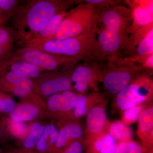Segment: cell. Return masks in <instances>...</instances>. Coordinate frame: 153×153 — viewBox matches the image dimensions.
<instances>
[{"mask_svg": "<svg viewBox=\"0 0 153 153\" xmlns=\"http://www.w3.org/2000/svg\"><path fill=\"white\" fill-rule=\"evenodd\" d=\"M16 32L10 26L0 27V69L4 67L16 49Z\"/></svg>", "mask_w": 153, "mask_h": 153, "instance_id": "cell-12", "label": "cell"}, {"mask_svg": "<svg viewBox=\"0 0 153 153\" xmlns=\"http://www.w3.org/2000/svg\"><path fill=\"white\" fill-rule=\"evenodd\" d=\"M44 127L39 123L33 124L30 128V133L24 143V146L27 149H31L36 146L43 133Z\"/></svg>", "mask_w": 153, "mask_h": 153, "instance_id": "cell-24", "label": "cell"}, {"mask_svg": "<svg viewBox=\"0 0 153 153\" xmlns=\"http://www.w3.org/2000/svg\"><path fill=\"white\" fill-rule=\"evenodd\" d=\"M108 133L115 140L121 142L131 140L133 135L131 129L120 121L114 122L111 124L108 127Z\"/></svg>", "mask_w": 153, "mask_h": 153, "instance_id": "cell-20", "label": "cell"}, {"mask_svg": "<svg viewBox=\"0 0 153 153\" xmlns=\"http://www.w3.org/2000/svg\"><path fill=\"white\" fill-rule=\"evenodd\" d=\"M71 69L62 71L61 74L43 82L40 86L41 93L43 95L50 96L59 92L70 90L72 86L71 75L69 76L67 73Z\"/></svg>", "mask_w": 153, "mask_h": 153, "instance_id": "cell-13", "label": "cell"}, {"mask_svg": "<svg viewBox=\"0 0 153 153\" xmlns=\"http://www.w3.org/2000/svg\"><path fill=\"white\" fill-rule=\"evenodd\" d=\"M33 81L28 78L22 81L19 84L15 85L13 88V92L15 95L18 96L24 97L27 95L33 89Z\"/></svg>", "mask_w": 153, "mask_h": 153, "instance_id": "cell-29", "label": "cell"}, {"mask_svg": "<svg viewBox=\"0 0 153 153\" xmlns=\"http://www.w3.org/2000/svg\"><path fill=\"white\" fill-rule=\"evenodd\" d=\"M83 134V129L79 125L76 123L69 124L64 127L59 132L55 146L58 149H61L65 146L68 141L80 138Z\"/></svg>", "mask_w": 153, "mask_h": 153, "instance_id": "cell-17", "label": "cell"}, {"mask_svg": "<svg viewBox=\"0 0 153 153\" xmlns=\"http://www.w3.org/2000/svg\"><path fill=\"white\" fill-rule=\"evenodd\" d=\"M100 10L93 5L82 1L67 11L52 40L76 37L95 29Z\"/></svg>", "mask_w": 153, "mask_h": 153, "instance_id": "cell-5", "label": "cell"}, {"mask_svg": "<svg viewBox=\"0 0 153 153\" xmlns=\"http://www.w3.org/2000/svg\"><path fill=\"white\" fill-rule=\"evenodd\" d=\"M103 63L82 62L74 66L71 79L74 89L80 94H83L89 89L98 92L97 85L99 82H102Z\"/></svg>", "mask_w": 153, "mask_h": 153, "instance_id": "cell-8", "label": "cell"}, {"mask_svg": "<svg viewBox=\"0 0 153 153\" xmlns=\"http://www.w3.org/2000/svg\"><path fill=\"white\" fill-rule=\"evenodd\" d=\"M83 146L80 142L75 141L71 143L63 153H82Z\"/></svg>", "mask_w": 153, "mask_h": 153, "instance_id": "cell-32", "label": "cell"}, {"mask_svg": "<svg viewBox=\"0 0 153 153\" xmlns=\"http://www.w3.org/2000/svg\"><path fill=\"white\" fill-rule=\"evenodd\" d=\"M82 2L80 0L20 1L10 21V27L17 33V48L55 15L68 11Z\"/></svg>", "mask_w": 153, "mask_h": 153, "instance_id": "cell-1", "label": "cell"}, {"mask_svg": "<svg viewBox=\"0 0 153 153\" xmlns=\"http://www.w3.org/2000/svg\"><path fill=\"white\" fill-rule=\"evenodd\" d=\"M105 100L97 103L87 113L86 132L88 139L93 140L103 133L107 125V115L104 104Z\"/></svg>", "mask_w": 153, "mask_h": 153, "instance_id": "cell-10", "label": "cell"}, {"mask_svg": "<svg viewBox=\"0 0 153 153\" xmlns=\"http://www.w3.org/2000/svg\"><path fill=\"white\" fill-rule=\"evenodd\" d=\"M66 12L67 11L61 12L52 17L41 27L38 32L31 36L17 49H25L52 40L66 16Z\"/></svg>", "mask_w": 153, "mask_h": 153, "instance_id": "cell-11", "label": "cell"}, {"mask_svg": "<svg viewBox=\"0 0 153 153\" xmlns=\"http://www.w3.org/2000/svg\"><path fill=\"white\" fill-rule=\"evenodd\" d=\"M15 105L13 100L3 96L0 93V112L10 113L15 108Z\"/></svg>", "mask_w": 153, "mask_h": 153, "instance_id": "cell-31", "label": "cell"}, {"mask_svg": "<svg viewBox=\"0 0 153 153\" xmlns=\"http://www.w3.org/2000/svg\"><path fill=\"white\" fill-rule=\"evenodd\" d=\"M132 22L131 10L124 5L110 6L99 11L97 19V38L105 57L123 52L128 41Z\"/></svg>", "mask_w": 153, "mask_h": 153, "instance_id": "cell-2", "label": "cell"}, {"mask_svg": "<svg viewBox=\"0 0 153 153\" xmlns=\"http://www.w3.org/2000/svg\"><path fill=\"white\" fill-rule=\"evenodd\" d=\"M102 82L110 94L116 95L145 70L127 56L117 55L107 57L102 64Z\"/></svg>", "mask_w": 153, "mask_h": 153, "instance_id": "cell-4", "label": "cell"}, {"mask_svg": "<svg viewBox=\"0 0 153 153\" xmlns=\"http://www.w3.org/2000/svg\"><path fill=\"white\" fill-rule=\"evenodd\" d=\"M138 134L142 139H152L153 137V108H144L138 119Z\"/></svg>", "mask_w": 153, "mask_h": 153, "instance_id": "cell-16", "label": "cell"}, {"mask_svg": "<svg viewBox=\"0 0 153 153\" xmlns=\"http://www.w3.org/2000/svg\"><path fill=\"white\" fill-rule=\"evenodd\" d=\"M144 109L142 105H135L124 111L122 121L126 125L136 122L142 111Z\"/></svg>", "mask_w": 153, "mask_h": 153, "instance_id": "cell-25", "label": "cell"}, {"mask_svg": "<svg viewBox=\"0 0 153 153\" xmlns=\"http://www.w3.org/2000/svg\"><path fill=\"white\" fill-rule=\"evenodd\" d=\"M22 122L13 121L12 123V130L13 132L18 135H21L25 133L26 127Z\"/></svg>", "mask_w": 153, "mask_h": 153, "instance_id": "cell-33", "label": "cell"}, {"mask_svg": "<svg viewBox=\"0 0 153 153\" xmlns=\"http://www.w3.org/2000/svg\"><path fill=\"white\" fill-rule=\"evenodd\" d=\"M153 53V29L148 33L137 45L133 56H144Z\"/></svg>", "mask_w": 153, "mask_h": 153, "instance_id": "cell-23", "label": "cell"}, {"mask_svg": "<svg viewBox=\"0 0 153 153\" xmlns=\"http://www.w3.org/2000/svg\"><path fill=\"white\" fill-rule=\"evenodd\" d=\"M22 60L38 66L44 71H65L76 66L80 61L73 57L33 49H18L9 61Z\"/></svg>", "mask_w": 153, "mask_h": 153, "instance_id": "cell-6", "label": "cell"}, {"mask_svg": "<svg viewBox=\"0 0 153 153\" xmlns=\"http://www.w3.org/2000/svg\"><path fill=\"white\" fill-rule=\"evenodd\" d=\"M152 74L149 71H143L116 95V104L120 109L125 110L143 104L152 98L153 84Z\"/></svg>", "mask_w": 153, "mask_h": 153, "instance_id": "cell-7", "label": "cell"}, {"mask_svg": "<svg viewBox=\"0 0 153 153\" xmlns=\"http://www.w3.org/2000/svg\"><path fill=\"white\" fill-rule=\"evenodd\" d=\"M0 69L4 74L3 76L6 82L13 86V88L15 85L29 78L25 74L19 71L7 70L5 69Z\"/></svg>", "mask_w": 153, "mask_h": 153, "instance_id": "cell-26", "label": "cell"}, {"mask_svg": "<svg viewBox=\"0 0 153 153\" xmlns=\"http://www.w3.org/2000/svg\"><path fill=\"white\" fill-rule=\"evenodd\" d=\"M59 135V131L53 125H48L44 128V133L36 146L38 150L47 151L49 146L55 144Z\"/></svg>", "mask_w": 153, "mask_h": 153, "instance_id": "cell-21", "label": "cell"}, {"mask_svg": "<svg viewBox=\"0 0 153 153\" xmlns=\"http://www.w3.org/2000/svg\"><path fill=\"white\" fill-rule=\"evenodd\" d=\"M116 143L114 139L108 133H103L102 136V143L100 152L115 153Z\"/></svg>", "mask_w": 153, "mask_h": 153, "instance_id": "cell-28", "label": "cell"}, {"mask_svg": "<svg viewBox=\"0 0 153 153\" xmlns=\"http://www.w3.org/2000/svg\"><path fill=\"white\" fill-rule=\"evenodd\" d=\"M1 69L19 71L25 74L29 78L38 77L41 75L42 71H44L32 63L22 60L8 61Z\"/></svg>", "mask_w": 153, "mask_h": 153, "instance_id": "cell-18", "label": "cell"}, {"mask_svg": "<svg viewBox=\"0 0 153 153\" xmlns=\"http://www.w3.org/2000/svg\"><path fill=\"white\" fill-rule=\"evenodd\" d=\"M39 113V110L35 105L24 104L15 108L10 113V117L13 121L23 122L35 119Z\"/></svg>", "mask_w": 153, "mask_h": 153, "instance_id": "cell-19", "label": "cell"}, {"mask_svg": "<svg viewBox=\"0 0 153 153\" xmlns=\"http://www.w3.org/2000/svg\"><path fill=\"white\" fill-rule=\"evenodd\" d=\"M83 2L91 4L99 10L117 5H126L125 1L119 0H85Z\"/></svg>", "mask_w": 153, "mask_h": 153, "instance_id": "cell-30", "label": "cell"}, {"mask_svg": "<svg viewBox=\"0 0 153 153\" xmlns=\"http://www.w3.org/2000/svg\"><path fill=\"white\" fill-rule=\"evenodd\" d=\"M107 94L94 92L89 94L77 95L73 109L74 116L76 117H81L87 114L92 107L105 100Z\"/></svg>", "mask_w": 153, "mask_h": 153, "instance_id": "cell-14", "label": "cell"}, {"mask_svg": "<svg viewBox=\"0 0 153 153\" xmlns=\"http://www.w3.org/2000/svg\"><path fill=\"white\" fill-rule=\"evenodd\" d=\"M2 129L1 127V126H0V138H1V137L2 135Z\"/></svg>", "mask_w": 153, "mask_h": 153, "instance_id": "cell-34", "label": "cell"}, {"mask_svg": "<svg viewBox=\"0 0 153 153\" xmlns=\"http://www.w3.org/2000/svg\"><path fill=\"white\" fill-rule=\"evenodd\" d=\"M75 101V94L70 91H66L50 96L47 104L52 111L67 112L73 109Z\"/></svg>", "mask_w": 153, "mask_h": 153, "instance_id": "cell-15", "label": "cell"}, {"mask_svg": "<svg viewBox=\"0 0 153 153\" xmlns=\"http://www.w3.org/2000/svg\"><path fill=\"white\" fill-rule=\"evenodd\" d=\"M20 2L18 0H0V27L6 26L10 22Z\"/></svg>", "mask_w": 153, "mask_h": 153, "instance_id": "cell-22", "label": "cell"}, {"mask_svg": "<svg viewBox=\"0 0 153 153\" xmlns=\"http://www.w3.org/2000/svg\"><path fill=\"white\" fill-rule=\"evenodd\" d=\"M115 153H143L141 147L131 140L122 142L116 149Z\"/></svg>", "mask_w": 153, "mask_h": 153, "instance_id": "cell-27", "label": "cell"}, {"mask_svg": "<svg viewBox=\"0 0 153 153\" xmlns=\"http://www.w3.org/2000/svg\"><path fill=\"white\" fill-rule=\"evenodd\" d=\"M125 2L132 13V22L129 29V34L153 23L152 0L125 1Z\"/></svg>", "mask_w": 153, "mask_h": 153, "instance_id": "cell-9", "label": "cell"}, {"mask_svg": "<svg viewBox=\"0 0 153 153\" xmlns=\"http://www.w3.org/2000/svg\"><path fill=\"white\" fill-rule=\"evenodd\" d=\"M24 49H33L73 57L83 62L103 63L106 57L97 38L96 28L80 36L49 40Z\"/></svg>", "mask_w": 153, "mask_h": 153, "instance_id": "cell-3", "label": "cell"}]
</instances>
